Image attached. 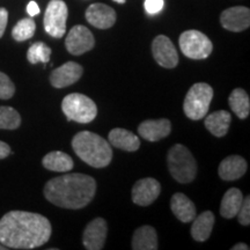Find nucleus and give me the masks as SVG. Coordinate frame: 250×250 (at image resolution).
I'll use <instances>...</instances> for the list:
<instances>
[{"mask_svg":"<svg viewBox=\"0 0 250 250\" xmlns=\"http://www.w3.org/2000/svg\"><path fill=\"white\" fill-rule=\"evenodd\" d=\"M51 224L44 215L11 211L0 219V243L7 249H35L49 241Z\"/></svg>","mask_w":250,"mask_h":250,"instance_id":"f257e3e1","label":"nucleus"},{"mask_svg":"<svg viewBox=\"0 0 250 250\" xmlns=\"http://www.w3.org/2000/svg\"><path fill=\"white\" fill-rule=\"evenodd\" d=\"M96 182L85 174H66L48 181L44 196L50 203L62 208L79 210L93 201Z\"/></svg>","mask_w":250,"mask_h":250,"instance_id":"f03ea898","label":"nucleus"},{"mask_svg":"<svg viewBox=\"0 0 250 250\" xmlns=\"http://www.w3.org/2000/svg\"><path fill=\"white\" fill-rule=\"evenodd\" d=\"M72 148L87 165L94 168H104L112 160L110 144L99 134L81 131L72 139Z\"/></svg>","mask_w":250,"mask_h":250,"instance_id":"7ed1b4c3","label":"nucleus"},{"mask_svg":"<svg viewBox=\"0 0 250 250\" xmlns=\"http://www.w3.org/2000/svg\"><path fill=\"white\" fill-rule=\"evenodd\" d=\"M168 169L175 181L190 183L196 179L197 162L186 146L177 144L169 149L167 155Z\"/></svg>","mask_w":250,"mask_h":250,"instance_id":"20e7f679","label":"nucleus"},{"mask_svg":"<svg viewBox=\"0 0 250 250\" xmlns=\"http://www.w3.org/2000/svg\"><path fill=\"white\" fill-rule=\"evenodd\" d=\"M62 110L67 121L87 124L95 120L98 107L88 96L79 93H72L65 96L62 102Z\"/></svg>","mask_w":250,"mask_h":250,"instance_id":"39448f33","label":"nucleus"},{"mask_svg":"<svg viewBox=\"0 0 250 250\" xmlns=\"http://www.w3.org/2000/svg\"><path fill=\"white\" fill-rule=\"evenodd\" d=\"M213 98V89L210 85L204 83H195L188 90L183 103L184 114L192 121L202 120L206 116L210 109Z\"/></svg>","mask_w":250,"mask_h":250,"instance_id":"423d86ee","label":"nucleus"},{"mask_svg":"<svg viewBox=\"0 0 250 250\" xmlns=\"http://www.w3.org/2000/svg\"><path fill=\"white\" fill-rule=\"evenodd\" d=\"M181 51L190 59H205L212 54L213 45L208 36L198 30H187L181 34L180 39Z\"/></svg>","mask_w":250,"mask_h":250,"instance_id":"0eeeda50","label":"nucleus"},{"mask_svg":"<svg viewBox=\"0 0 250 250\" xmlns=\"http://www.w3.org/2000/svg\"><path fill=\"white\" fill-rule=\"evenodd\" d=\"M68 9L62 0H51L44 14V29L55 39H62L66 33Z\"/></svg>","mask_w":250,"mask_h":250,"instance_id":"6e6552de","label":"nucleus"},{"mask_svg":"<svg viewBox=\"0 0 250 250\" xmlns=\"http://www.w3.org/2000/svg\"><path fill=\"white\" fill-rule=\"evenodd\" d=\"M95 45V39L88 28L85 26H74L67 34L65 46L73 56H80L90 51Z\"/></svg>","mask_w":250,"mask_h":250,"instance_id":"1a4fd4ad","label":"nucleus"},{"mask_svg":"<svg viewBox=\"0 0 250 250\" xmlns=\"http://www.w3.org/2000/svg\"><path fill=\"white\" fill-rule=\"evenodd\" d=\"M152 54L155 62L165 68H174L179 64V55L171 41L165 35L156 36L152 43Z\"/></svg>","mask_w":250,"mask_h":250,"instance_id":"9d476101","label":"nucleus"},{"mask_svg":"<svg viewBox=\"0 0 250 250\" xmlns=\"http://www.w3.org/2000/svg\"><path fill=\"white\" fill-rule=\"evenodd\" d=\"M161 192L159 181L152 177H146L137 181L132 188V202L139 206L151 205Z\"/></svg>","mask_w":250,"mask_h":250,"instance_id":"9b49d317","label":"nucleus"},{"mask_svg":"<svg viewBox=\"0 0 250 250\" xmlns=\"http://www.w3.org/2000/svg\"><path fill=\"white\" fill-rule=\"evenodd\" d=\"M108 227L103 218H95L87 225L83 232V243L87 250H101L107 240Z\"/></svg>","mask_w":250,"mask_h":250,"instance_id":"f8f14e48","label":"nucleus"},{"mask_svg":"<svg viewBox=\"0 0 250 250\" xmlns=\"http://www.w3.org/2000/svg\"><path fill=\"white\" fill-rule=\"evenodd\" d=\"M83 73V67L76 62H67L61 67L56 68L50 74V83L55 88H65L73 85L80 79Z\"/></svg>","mask_w":250,"mask_h":250,"instance_id":"ddd939ff","label":"nucleus"},{"mask_svg":"<svg viewBox=\"0 0 250 250\" xmlns=\"http://www.w3.org/2000/svg\"><path fill=\"white\" fill-rule=\"evenodd\" d=\"M220 22L225 29L240 33L250 26V11L243 6L225 9L220 15Z\"/></svg>","mask_w":250,"mask_h":250,"instance_id":"4468645a","label":"nucleus"},{"mask_svg":"<svg viewBox=\"0 0 250 250\" xmlns=\"http://www.w3.org/2000/svg\"><path fill=\"white\" fill-rule=\"evenodd\" d=\"M86 20L93 27L108 29L116 22V12L104 4H93L86 11Z\"/></svg>","mask_w":250,"mask_h":250,"instance_id":"2eb2a0df","label":"nucleus"},{"mask_svg":"<svg viewBox=\"0 0 250 250\" xmlns=\"http://www.w3.org/2000/svg\"><path fill=\"white\" fill-rule=\"evenodd\" d=\"M171 131V123L167 118L161 120L144 121L138 126V133L147 142H159V140L169 136Z\"/></svg>","mask_w":250,"mask_h":250,"instance_id":"dca6fc26","label":"nucleus"},{"mask_svg":"<svg viewBox=\"0 0 250 250\" xmlns=\"http://www.w3.org/2000/svg\"><path fill=\"white\" fill-rule=\"evenodd\" d=\"M247 168L248 165L242 156L229 155L221 161L218 174L224 181H235L246 174Z\"/></svg>","mask_w":250,"mask_h":250,"instance_id":"f3484780","label":"nucleus"},{"mask_svg":"<svg viewBox=\"0 0 250 250\" xmlns=\"http://www.w3.org/2000/svg\"><path fill=\"white\" fill-rule=\"evenodd\" d=\"M170 208L175 217L182 223H190L196 218V206L184 193L177 192L171 197Z\"/></svg>","mask_w":250,"mask_h":250,"instance_id":"a211bd4d","label":"nucleus"},{"mask_svg":"<svg viewBox=\"0 0 250 250\" xmlns=\"http://www.w3.org/2000/svg\"><path fill=\"white\" fill-rule=\"evenodd\" d=\"M109 143L115 147L126 152H136L140 147V140L138 137L129 130L116 127L109 132Z\"/></svg>","mask_w":250,"mask_h":250,"instance_id":"6ab92c4d","label":"nucleus"},{"mask_svg":"<svg viewBox=\"0 0 250 250\" xmlns=\"http://www.w3.org/2000/svg\"><path fill=\"white\" fill-rule=\"evenodd\" d=\"M230 121H232V116H230V114L228 111H214L208 115V116H206L205 127L214 137L220 138V137H224L225 134H227L228 129H229Z\"/></svg>","mask_w":250,"mask_h":250,"instance_id":"aec40b11","label":"nucleus"},{"mask_svg":"<svg viewBox=\"0 0 250 250\" xmlns=\"http://www.w3.org/2000/svg\"><path fill=\"white\" fill-rule=\"evenodd\" d=\"M243 197L241 190L237 188H230L225 192L220 204V214L225 219H233L236 217L237 212L241 208Z\"/></svg>","mask_w":250,"mask_h":250,"instance_id":"412c9836","label":"nucleus"},{"mask_svg":"<svg viewBox=\"0 0 250 250\" xmlns=\"http://www.w3.org/2000/svg\"><path fill=\"white\" fill-rule=\"evenodd\" d=\"M133 250H156L158 246V235L155 229L151 226H142L136 230L131 243Z\"/></svg>","mask_w":250,"mask_h":250,"instance_id":"4be33fe9","label":"nucleus"},{"mask_svg":"<svg viewBox=\"0 0 250 250\" xmlns=\"http://www.w3.org/2000/svg\"><path fill=\"white\" fill-rule=\"evenodd\" d=\"M214 226V214L211 211H205L193 219L191 236L198 242H204L208 239Z\"/></svg>","mask_w":250,"mask_h":250,"instance_id":"5701e85b","label":"nucleus"},{"mask_svg":"<svg viewBox=\"0 0 250 250\" xmlns=\"http://www.w3.org/2000/svg\"><path fill=\"white\" fill-rule=\"evenodd\" d=\"M42 164L48 170L58 171V173H64V171H70L73 168V160L70 155L61 151L50 152L43 158Z\"/></svg>","mask_w":250,"mask_h":250,"instance_id":"b1692460","label":"nucleus"},{"mask_svg":"<svg viewBox=\"0 0 250 250\" xmlns=\"http://www.w3.org/2000/svg\"><path fill=\"white\" fill-rule=\"evenodd\" d=\"M230 109L240 120H245L249 116L250 99L248 93L242 88H235L228 98Z\"/></svg>","mask_w":250,"mask_h":250,"instance_id":"393cba45","label":"nucleus"},{"mask_svg":"<svg viewBox=\"0 0 250 250\" xmlns=\"http://www.w3.org/2000/svg\"><path fill=\"white\" fill-rule=\"evenodd\" d=\"M35 21L31 18H26L20 20L15 24L13 30H12V36L18 42H23V41L31 39L34 36V34H35Z\"/></svg>","mask_w":250,"mask_h":250,"instance_id":"a878e982","label":"nucleus"},{"mask_svg":"<svg viewBox=\"0 0 250 250\" xmlns=\"http://www.w3.org/2000/svg\"><path fill=\"white\" fill-rule=\"evenodd\" d=\"M21 125L20 114L14 108L1 105L0 107V129L15 130Z\"/></svg>","mask_w":250,"mask_h":250,"instance_id":"bb28decb","label":"nucleus"},{"mask_svg":"<svg viewBox=\"0 0 250 250\" xmlns=\"http://www.w3.org/2000/svg\"><path fill=\"white\" fill-rule=\"evenodd\" d=\"M50 57H51V49L43 42L34 43L28 49L27 58L30 64H37V62L46 64L49 62Z\"/></svg>","mask_w":250,"mask_h":250,"instance_id":"cd10ccee","label":"nucleus"},{"mask_svg":"<svg viewBox=\"0 0 250 250\" xmlns=\"http://www.w3.org/2000/svg\"><path fill=\"white\" fill-rule=\"evenodd\" d=\"M15 86L7 74L0 72V99L8 100L14 95Z\"/></svg>","mask_w":250,"mask_h":250,"instance_id":"c85d7f7f","label":"nucleus"},{"mask_svg":"<svg viewBox=\"0 0 250 250\" xmlns=\"http://www.w3.org/2000/svg\"><path fill=\"white\" fill-rule=\"evenodd\" d=\"M236 215H237V219H239L240 224L243 225V226H249L250 225V197L249 196H247L246 198H243L242 205Z\"/></svg>","mask_w":250,"mask_h":250,"instance_id":"c756f323","label":"nucleus"},{"mask_svg":"<svg viewBox=\"0 0 250 250\" xmlns=\"http://www.w3.org/2000/svg\"><path fill=\"white\" fill-rule=\"evenodd\" d=\"M165 1L164 0H145L144 7H145L146 13L149 15H155L164 9Z\"/></svg>","mask_w":250,"mask_h":250,"instance_id":"7c9ffc66","label":"nucleus"},{"mask_svg":"<svg viewBox=\"0 0 250 250\" xmlns=\"http://www.w3.org/2000/svg\"><path fill=\"white\" fill-rule=\"evenodd\" d=\"M8 21V12L4 7H0V39L4 35Z\"/></svg>","mask_w":250,"mask_h":250,"instance_id":"2f4dec72","label":"nucleus"},{"mask_svg":"<svg viewBox=\"0 0 250 250\" xmlns=\"http://www.w3.org/2000/svg\"><path fill=\"white\" fill-rule=\"evenodd\" d=\"M27 13L29 14L30 18L36 17L37 14H40V7L35 1H30L29 4L27 5Z\"/></svg>","mask_w":250,"mask_h":250,"instance_id":"473e14b6","label":"nucleus"},{"mask_svg":"<svg viewBox=\"0 0 250 250\" xmlns=\"http://www.w3.org/2000/svg\"><path fill=\"white\" fill-rule=\"evenodd\" d=\"M11 154V147L4 142H0V159H5Z\"/></svg>","mask_w":250,"mask_h":250,"instance_id":"72a5a7b5","label":"nucleus"},{"mask_svg":"<svg viewBox=\"0 0 250 250\" xmlns=\"http://www.w3.org/2000/svg\"><path fill=\"white\" fill-rule=\"evenodd\" d=\"M232 250H249V247L246 243H236L235 246L232 247Z\"/></svg>","mask_w":250,"mask_h":250,"instance_id":"f704fd0d","label":"nucleus"},{"mask_svg":"<svg viewBox=\"0 0 250 250\" xmlns=\"http://www.w3.org/2000/svg\"><path fill=\"white\" fill-rule=\"evenodd\" d=\"M115 2H118V4H125V0H114Z\"/></svg>","mask_w":250,"mask_h":250,"instance_id":"c9c22d12","label":"nucleus"},{"mask_svg":"<svg viewBox=\"0 0 250 250\" xmlns=\"http://www.w3.org/2000/svg\"><path fill=\"white\" fill-rule=\"evenodd\" d=\"M6 249H7V248H6L4 245H1V243H0V250H6Z\"/></svg>","mask_w":250,"mask_h":250,"instance_id":"e433bc0d","label":"nucleus"}]
</instances>
